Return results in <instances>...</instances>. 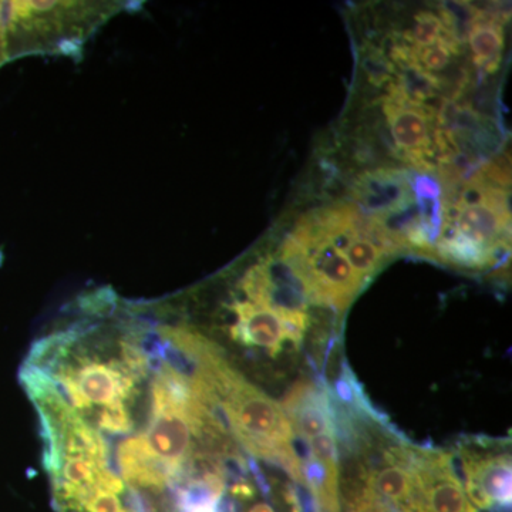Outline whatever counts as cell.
<instances>
[{
  "mask_svg": "<svg viewBox=\"0 0 512 512\" xmlns=\"http://www.w3.org/2000/svg\"><path fill=\"white\" fill-rule=\"evenodd\" d=\"M160 340L156 332L111 335L79 322L37 340L26 357L55 382L74 410L101 434L136 431L144 384L150 382Z\"/></svg>",
  "mask_w": 512,
  "mask_h": 512,
  "instance_id": "cell-1",
  "label": "cell"
},
{
  "mask_svg": "<svg viewBox=\"0 0 512 512\" xmlns=\"http://www.w3.org/2000/svg\"><path fill=\"white\" fill-rule=\"evenodd\" d=\"M291 237L305 251L301 275L308 286L311 303L345 311L366 279L357 274L345 254L330 244L305 217L293 229Z\"/></svg>",
  "mask_w": 512,
  "mask_h": 512,
  "instance_id": "cell-2",
  "label": "cell"
},
{
  "mask_svg": "<svg viewBox=\"0 0 512 512\" xmlns=\"http://www.w3.org/2000/svg\"><path fill=\"white\" fill-rule=\"evenodd\" d=\"M382 109L397 150L419 171L436 170L433 127L436 109L407 99L394 80L386 87Z\"/></svg>",
  "mask_w": 512,
  "mask_h": 512,
  "instance_id": "cell-3",
  "label": "cell"
},
{
  "mask_svg": "<svg viewBox=\"0 0 512 512\" xmlns=\"http://www.w3.org/2000/svg\"><path fill=\"white\" fill-rule=\"evenodd\" d=\"M413 174L403 168L382 167L363 171L350 188L353 204L367 218H382L416 202Z\"/></svg>",
  "mask_w": 512,
  "mask_h": 512,
  "instance_id": "cell-4",
  "label": "cell"
},
{
  "mask_svg": "<svg viewBox=\"0 0 512 512\" xmlns=\"http://www.w3.org/2000/svg\"><path fill=\"white\" fill-rule=\"evenodd\" d=\"M282 409L291 421L295 437L305 441L335 431V406L328 394L311 383H298L286 394Z\"/></svg>",
  "mask_w": 512,
  "mask_h": 512,
  "instance_id": "cell-5",
  "label": "cell"
},
{
  "mask_svg": "<svg viewBox=\"0 0 512 512\" xmlns=\"http://www.w3.org/2000/svg\"><path fill=\"white\" fill-rule=\"evenodd\" d=\"M235 322L231 326L232 339L247 348L264 349L276 356L285 342L284 322L279 313L249 301H238L231 306Z\"/></svg>",
  "mask_w": 512,
  "mask_h": 512,
  "instance_id": "cell-6",
  "label": "cell"
},
{
  "mask_svg": "<svg viewBox=\"0 0 512 512\" xmlns=\"http://www.w3.org/2000/svg\"><path fill=\"white\" fill-rule=\"evenodd\" d=\"M461 466H463V480L477 481L494 503L510 507L512 491L510 456L501 454V456L478 458L464 451Z\"/></svg>",
  "mask_w": 512,
  "mask_h": 512,
  "instance_id": "cell-7",
  "label": "cell"
},
{
  "mask_svg": "<svg viewBox=\"0 0 512 512\" xmlns=\"http://www.w3.org/2000/svg\"><path fill=\"white\" fill-rule=\"evenodd\" d=\"M504 22L498 13H481L480 19L468 29L466 42L473 53V62L485 74L500 69L504 50Z\"/></svg>",
  "mask_w": 512,
  "mask_h": 512,
  "instance_id": "cell-8",
  "label": "cell"
},
{
  "mask_svg": "<svg viewBox=\"0 0 512 512\" xmlns=\"http://www.w3.org/2000/svg\"><path fill=\"white\" fill-rule=\"evenodd\" d=\"M369 485L375 497L392 501L404 510H409L416 490L412 468L403 466H387L376 471L370 476Z\"/></svg>",
  "mask_w": 512,
  "mask_h": 512,
  "instance_id": "cell-9",
  "label": "cell"
},
{
  "mask_svg": "<svg viewBox=\"0 0 512 512\" xmlns=\"http://www.w3.org/2000/svg\"><path fill=\"white\" fill-rule=\"evenodd\" d=\"M394 83L399 86L407 99L420 104H426L427 100L434 99L441 89L439 77L421 69L420 64H413L399 70L394 77Z\"/></svg>",
  "mask_w": 512,
  "mask_h": 512,
  "instance_id": "cell-10",
  "label": "cell"
},
{
  "mask_svg": "<svg viewBox=\"0 0 512 512\" xmlns=\"http://www.w3.org/2000/svg\"><path fill=\"white\" fill-rule=\"evenodd\" d=\"M413 20L412 28L404 30L402 35L397 36L413 49L434 45L444 33L443 22L439 15L431 10H420L414 15Z\"/></svg>",
  "mask_w": 512,
  "mask_h": 512,
  "instance_id": "cell-11",
  "label": "cell"
},
{
  "mask_svg": "<svg viewBox=\"0 0 512 512\" xmlns=\"http://www.w3.org/2000/svg\"><path fill=\"white\" fill-rule=\"evenodd\" d=\"M343 254L349 259L357 274L365 279L375 274L386 256L379 245L372 238L367 237L353 239Z\"/></svg>",
  "mask_w": 512,
  "mask_h": 512,
  "instance_id": "cell-12",
  "label": "cell"
},
{
  "mask_svg": "<svg viewBox=\"0 0 512 512\" xmlns=\"http://www.w3.org/2000/svg\"><path fill=\"white\" fill-rule=\"evenodd\" d=\"M360 67H362V72L365 74L367 82L372 84L373 87H377V89L389 86L397 73L386 53L373 45L366 46L363 49Z\"/></svg>",
  "mask_w": 512,
  "mask_h": 512,
  "instance_id": "cell-13",
  "label": "cell"
},
{
  "mask_svg": "<svg viewBox=\"0 0 512 512\" xmlns=\"http://www.w3.org/2000/svg\"><path fill=\"white\" fill-rule=\"evenodd\" d=\"M487 183L495 187L510 190L511 185V157L510 154L495 157L493 161L483 164V167L477 171Z\"/></svg>",
  "mask_w": 512,
  "mask_h": 512,
  "instance_id": "cell-14",
  "label": "cell"
},
{
  "mask_svg": "<svg viewBox=\"0 0 512 512\" xmlns=\"http://www.w3.org/2000/svg\"><path fill=\"white\" fill-rule=\"evenodd\" d=\"M229 493L238 500H252L255 497L254 485L245 481L244 478L231 485Z\"/></svg>",
  "mask_w": 512,
  "mask_h": 512,
  "instance_id": "cell-15",
  "label": "cell"
},
{
  "mask_svg": "<svg viewBox=\"0 0 512 512\" xmlns=\"http://www.w3.org/2000/svg\"><path fill=\"white\" fill-rule=\"evenodd\" d=\"M59 2H30V8L33 12H50V10L56 9L59 6Z\"/></svg>",
  "mask_w": 512,
  "mask_h": 512,
  "instance_id": "cell-16",
  "label": "cell"
},
{
  "mask_svg": "<svg viewBox=\"0 0 512 512\" xmlns=\"http://www.w3.org/2000/svg\"><path fill=\"white\" fill-rule=\"evenodd\" d=\"M249 512H275L272 510L271 505L268 504H256L255 507H252V510Z\"/></svg>",
  "mask_w": 512,
  "mask_h": 512,
  "instance_id": "cell-17",
  "label": "cell"
},
{
  "mask_svg": "<svg viewBox=\"0 0 512 512\" xmlns=\"http://www.w3.org/2000/svg\"><path fill=\"white\" fill-rule=\"evenodd\" d=\"M3 35H5V33H3L2 28H0V39H2Z\"/></svg>",
  "mask_w": 512,
  "mask_h": 512,
  "instance_id": "cell-18",
  "label": "cell"
}]
</instances>
